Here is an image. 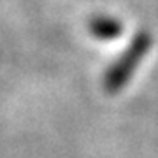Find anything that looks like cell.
<instances>
[{
  "mask_svg": "<svg viewBox=\"0 0 158 158\" xmlns=\"http://www.w3.org/2000/svg\"><path fill=\"white\" fill-rule=\"evenodd\" d=\"M153 46V37L149 32L141 30L137 32L123 53L109 65L107 72L104 74V90L107 93H118L128 85L130 77L134 76L137 67L146 58Z\"/></svg>",
  "mask_w": 158,
  "mask_h": 158,
  "instance_id": "obj_1",
  "label": "cell"
},
{
  "mask_svg": "<svg viewBox=\"0 0 158 158\" xmlns=\"http://www.w3.org/2000/svg\"><path fill=\"white\" fill-rule=\"evenodd\" d=\"M88 30L97 40H114L123 34V23L113 16H95L88 23Z\"/></svg>",
  "mask_w": 158,
  "mask_h": 158,
  "instance_id": "obj_2",
  "label": "cell"
}]
</instances>
